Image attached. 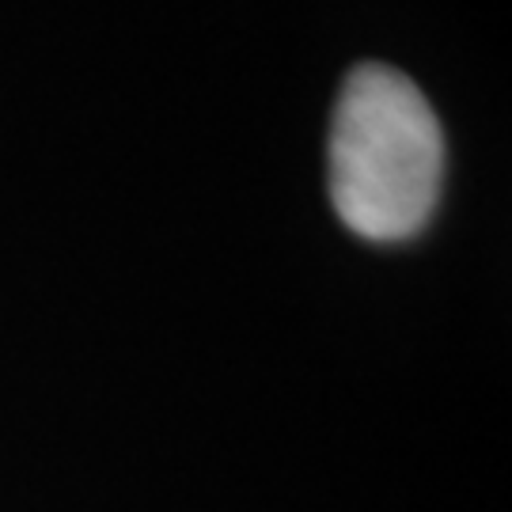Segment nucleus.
<instances>
[{
  "instance_id": "f257e3e1",
  "label": "nucleus",
  "mask_w": 512,
  "mask_h": 512,
  "mask_svg": "<svg viewBox=\"0 0 512 512\" xmlns=\"http://www.w3.org/2000/svg\"><path fill=\"white\" fill-rule=\"evenodd\" d=\"M444 179L437 110L406 73L365 61L342 80L327 148L334 213L349 232L399 243L429 224Z\"/></svg>"
}]
</instances>
